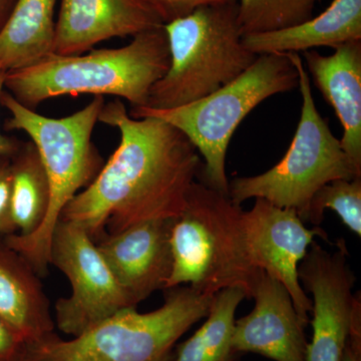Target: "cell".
Here are the masks:
<instances>
[{"instance_id": "8fae6325", "label": "cell", "mask_w": 361, "mask_h": 361, "mask_svg": "<svg viewBox=\"0 0 361 361\" xmlns=\"http://www.w3.org/2000/svg\"><path fill=\"white\" fill-rule=\"evenodd\" d=\"M242 224L254 265L284 285L294 307L310 324L312 300L299 281L298 266L315 237L329 241L327 233L314 226L308 229L293 209L256 198L251 210L242 213Z\"/></svg>"}, {"instance_id": "8992f818", "label": "cell", "mask_w": 361, "mask_h": 361, "mask_svg": "<svg viewBox=\"0 0 361 361\" xmlns=\"http://www.w3.org/2000/svg\"><path fill=\"white\" fill-rule=\"evenodd\" d=\"M170 66L149 92L147 108L193 103L232 82L258 58L243 44L238 0L210 4L164 25Z\"/></svg>"}, {"instance_id": "2e32d148", "label": "cell", "mask_w": 361, "mask_h": 361, "mask_svg": "<svg viewBox=\"0 0 361 361\" xmlns=\"http://www.w3.org/2000/svg\"><path fill=\"white\" fill-rule=\"evenodd\" d=\"M0 318L21 344L39 341L54 329L39 275L4 240H0Z\"/></svg>"}, {"instance_id": "30bf717a", "label": "cell", "mask_w": 361, "mask_h": 361, "mask_svg": "<svg viewBox=\"0 0 361 361\" xmlns=\"http://www.w3.org/2000/svg\"><path fill=\"white\" fill-rule=\"evenodd\" d=\"M344 239L329 252L312 242L298 266L304 291L312 294L313 336L307 361H342L355 307V275L348 262Z\"/></svg>"}, {"instance_id": "7c38bea8", "label": "cell", "mask_w": 361, "mask_h": 361, "mask_svg": "<svg viewBox=\"0 0 361 361\" xmlns=\"http://www.w3.org/2000/svg\"><path fill=\"white\" fill-rule=\"evenodd\" d=\"M175 219L137 223L116 234H106L97 243L135 307L154 292L167 287L173 270L171 231Z\"/></svg>"}, {"instance_id": "5b68a950", "label": "cell", "mask_w": 361, "mask_h": 361, "mask_svg": "<svg viewBox=\"0 0 361 361\" xmlns=\"http://www.w3.org/2000/svg\"><path fill=\"white\" fill-rule=\"evenodd\" d=\"M213 296L188 285L166 289L158 310L126 308L80 336L26 343L23 361H172L178 341L206 318Z\"/></svg>"}, {"instance_id": "6da1fadb", "label": "cell", "mask_w": 361, "mask_h": 361, "mask_svg": "<svg viewBox=\"0 0 361 361\" xmlns=\"http://www.w3.org/2000/svg\"><path fill=\"white\" fill-rule=\"evenodd\" d=\"M99 122L118 130L120 145L59 220L82 228L97 243L137 223L180 216L203 167L191 141L161 118H132L118 99L104 104Z\"/></svg>"}, {"instance_id": "5bb4252c", "label": "cell", "mask_w": 361, "mask_h": 361, "mask_svg": "<svg viewBox=\"0 0 361 361\" xmlns=\"http://www.w3.org/2000/svg\"><path fill=\"white\" fill-rule=\"evenodd\" d=\"M165 25L148 0H61L54 54L78 56L114 37Z\"/></svg>"}, {"instance_id": "603a6c76", "label": "cell", "mask_w": 361, "mask_h": 361, "mask_svg": "<svg viewBox=\"0 0 361 361\" xmlns=\"http://www.w3.org/2000/svg\"><path fill=\"white\" fill-rule=\"evenodd\" d=\"M11 157L0 156V240L18 233L11 212Z\"/></svg>"}, {"instance_id": "4fadbf2b", "label": "cell", "mask_w": 361, "mask_h": 361, "mask_svg": "<svg viewBox=\"0 0 361 361\" xmlns=\"http://www.w3.org/2000/svg\"><path fill=\"white\" fill-rule=\"evenodd\" d=\"M248 315L235 322L233 348L274 361H307L305 327L290 294L281 282L263 271Z\"/></svg>"}, {"instance_id": "e0dca14e", "label": "cell", "mask_w": 361, "mask_h": 361, "mask_svg": "<svg viewBox=\"0 0 361 361\" xmlns=\"http://www.w3.org/2000/svg\"><path fill=\"white\" fill-rule=\"evenodd\" d=\"M361 39V0H334L326 11L300 25L274 32L243 35L253 54H288Z\"/></svg>"}, {"instance_id": "44dd1931", "label": "cell", "mask_w": 361, "mask_h": 361, "mask_svg": "<svg viewBox=\"0 0 361 361\" xmlns=\"http://www.w3.org/2000/svg\"><path fill=\"white\" fill-rule=\"evenodd\" d=\"M319 0H238V20L243 35L274 32L313 18Z\"/></svg>"}, {"instance_id": "9c48e42d", "label": "cell", "mask_w": 361, "mask_h": 361, "mask_svg": "<svg viewBox=\"0 0 361 361\" xmlns=\"http://www.w3.org/2000/svg\"><path fill=\"white\" fill-rule=\"evenodd\" d=\"M51 264L70 280L71 294L56 301L59 329L80 336L126 308L135 307L82 228L59 220L51 240Z\"/></svg>"}, {"instance_id": "7a4b0ae2", "label": "cell", "mask_w": 361, "mask_h": 361, "mask_svg": "<svg viewBox=\"0 0 361 361\" xmlns=\"http://www.w3.org/2000/svg\"><path fill=\"white\" fill-rule=\"evenodd\" d=\"M170 66L164 25L135 35L120 49H92L87 54H52L39 63L8 71L4 90L25 108L35 111L54 97H122L132 108L146 106L149 92Z\"/></svg>"}, {"instance_id": "cb8c5ba5", "label": "cell", "mask_w": 361, "mask_h": 361, "mask_svg": "<svg viewBox=\"0 0 361 361\" xmlns=\"http://www.w3.org/2000/svg\"><path fill=\"white\" fill-rule=\"evenodd\" d=\"M164 21L177 20L193 13L195 9L210 4H226L234 0H148Z\"/></svg>"}, {"instance_id": "3957f363", "label": "cell", "mask_w": 361, "mask_h": 361, "mask_svg": "<svg viewBox=\"0 0 361 361\" xmlns=\"http://www.w3.org/2000/svg\"><path fill=\"white\" fill-rule=\"evenodd\" d=\"M104 104V97H94L77 113L54 118L25 108L6 90L0 97V106L11 114L4 128L6 130H21L30 137L39 152L51 187L49 211L39 229L28 236L13 234L4 239L39 277L47 274L51 265V240L61 212L104 167L103 157L92 141Z\"/></svg>"}, {"instance_id": "ffe728a7", "label": "cell", "mask_w": 361, "mask_h": 361, "mask_svg": "<svg viewBox=\"0 0 361 361\" xmlns=\"http://www.w3.org/2000/svg\"><path fill=\"white\" fill-rule=\"evenodd\" d=\"M246 299L239 288L223 289L213 297L206 322L178 345L172 361H240L233 348L237 308Z\"/></svg>"}, {"instance_id": "83f0119b", "label": "cell", "mask_w": 361, "mask_h": 361, "mask_svg": "<svg viewBox=\"0 0 361 361\" xmlns=\"http://www.w3.org/2000/svg\"><path fill=\"white\" fill-rule=\"evenodd\" d=\"M342 361H361V350L351 348L348 343L346 344Z\"/></svg>"}, {"instance_id": "4316f807", "label": "cell", "mask_w": 361, "mask_h": 361, "mask_svg": "<svg viewBox=\"0 0 361 361\" xmlns=\"http://www.w3.org/2000/svg\"><path fill=\"white\" fill-rule=\"evenodd\" d=\"M16 0H0V32L11 16Z\"/></svg>"}, {"instance_id": "484cf974", "label": "cell", "mask_w": 361, "mask_h": 361, "mask_svg": "<svg viewBox=\"0 0 361 361\" xmlns=\"http://www.w3.org/2000/svg\"><path fill=\"white\" fill-rule=\"evenodd\" d=\"M6 73H0V97L4 90ZM20 141L14 137H7L0 130V156H13L20 146Z\"/></svg>"}, {"instance_id": "7402d4cb", "label": "cell", "mask_w": 361, "mask_h": 361, "mask_svg": "<svg viewBox=\"0 0 361 361\" xmlns=\"http://www.w3.org/2000/svg\"><path fill=\"white\" fill-rule=\"evenodd\" d=\"M334 211L343 224L361 236V178L334 180L320 188L311 199L303 222L320 226L325 210Z\"/></svg>"}, {"instance_id": "52a82bcc", "label": "cell", "mask_w": 361, "mask_h": 361, "mask_svg": "<svg viewBox=\"0 0 361 361\" xmlns=\"http://www.w3.org/2000/svg\"><path fill=\"white\" fill-rule=\"evenodd\" d=\"M296 87L298 73L287 54H263L239 77L198 101L170 110L132 108L129 115L161 118L180 130L203 158L199 180L229 196L225 163L235 130L265 99Z\"/></svg>"}, {"instance_id": "d6986e66", "label": "cell", "mask_w": 361, "mask_h": 361, "mask_svg": "<svg viewBox=\"0 0 361 361\" xmlns=\"http://www.w3.org/2000/svg\"><path fill=\"white\" fill-rule=\"evenodd\" d=\"M11 212L21 236L39 229L47 217L51 187L37 147L32 141L21 142L11 157Z\"/></svg>"}, {"instance_id": "277c9868", "label": "cell", "mask_w": 361, "mask_h": 361, "mask_svg": "<svg viewBox=\"0 0 361 361\" xmlns=\"http://www.w3.org/2000/svg\"><path fill=\"white\" fill-rule=\"evenodd\" d=\"M242 213L228 195L194 182L184 210L173 223V270L166 289L188 285L213 296L239 288L246 299H253L263 270L249 254Z\"/></svg>"}, {"instance_id": "ac0fdd59", "label": "cell", "mask_w": 361, "mask_h": 361, "mask_svg": "<svg viewBox=\"0 0 361 361\" xmlns=\"http://www.w3.org/2000/svg\"><path fill=\"white\" fill-rule=\"evenodd\" d=\"M58 0H16L0 32V73L20 70L54 54Z\"/></svg>"}, {"instance_id": "ba28073f", "label": "cell", "mask_w": 361, "mask_h": 361, "mask_svg": "<svg viewBox=\"0 0 361 361\" xmlns=\"http://www.w3.org/2000/svg\"><path fill=\"white\" fill-rule=\"evenodd\" d=\"M298 73L302 97L300 120L288 151L274 167L252 177L229 182V197L241 206L249 199L261 198L281 208L293 209L304 221L311 199L331 180L361 178L342 149L341 140L316 108L310 73L296 52L287 54Z\"/></svg>"}, {"instance_id": "9a60e30c", "label": "cell", "mask_w": 361, "mask_h": 361, "mask_svg": "<svg viewBox=\"0 0 361 361\" xmlns=\"http://www.w3.org/2000/svg\"><path fill=\"white\" fill-rule=\"evenodd\" d=\"M303 56L316 87L338 116L342 149L361 176V39L338 45L330 56L311 49Z\"/></svg>"}, {"instance_id": "d4e9b609", "label": "cell", "mask_w": 361, "mask_h": 361, "mask_svg": "<svg viewBox=\"0 0 361 361\" xmlns=\"http://www.w3.org/2000/svg\"><path fill=\"white\" fill-rule=\"evenodd\" d=\"M21 342L0 318V361H11L20 350Z\"/></svg>"}]
</instances>
